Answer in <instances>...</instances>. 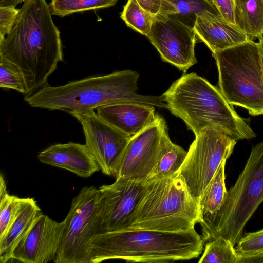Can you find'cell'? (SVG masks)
Returning a JSON list of instances; mask_svg holds the SVG:
<instances>
[{
	"instance_id": "29",
	"label": "cell",
	"mask_w": 263,
	"mask_h": 263,
	"mask_svg": "<svg viewBox=\"0 0 263 263\" xmlns=\"http://www.w3.org/2000/svg\"><path fill=\"white\" fill-rule=\"evenodd\" d=\"M19 11L12 6H0V37H5L10 32Z\"/></svg>"
},
{
	"instance_id": "27",
	"label": "cell",
	"mask_w": 263,
	"mask_h": 263,
	"mask_svg": "<svg viewBox=\"0 0 263 263\" xmlns=\"http://www.w3.org/2000/svg\"><path fill=\"white\" fill-rule=\"evenodd\" d=\"M0 87L26 94V83L17 67L0 53Z\"/></svg>"
},
{
	"instance_id": "10",
	"label": "cell",
	"mask_w": 263,
	"mask_h": 263,
	"mask_svg": "<svg viewBox=\"0 0 263 263\" xmlns=\"http://www.w3.org/2000/svg\"><path fill=\"white\" fill-rule=\"evenodd\" d=\"M167 135L165 121L157 114L154 123L131 137L114 176L116 179L146 182L160 158Z\"/></svg>"
},
{
	"instance_id": "11",
	"label": "cell",
	"mask_w": 263,
	"mask_h": 263,
	"mask_svg": "<svg viewBox=\"0 0 263 263\" xmlns=\"http://www.w3.org/2000/svg\"><path fill=\"white\" fill-rule=\"evenodd\" d=\"M146 37L163 61L184 73L197 63L195 53L197 36L193 28L174 15L162 11L155 17Z\"/></svg>"
},
{
	"instance_id": "1",
	"label": "cell",
	"mask_w": 263,
	"mask_h": 263,
	"mask_svg": "<svg viewBox=\"0 0 263 263\" xmlns=\"http://www.w3.org/2000/svg\"><path fill=\"white\" fill-rule=\"evenodd\" d=\"M46 0H26L10 32L0 37V53L19 69L30 96L48 85L63 60L60 32Z\"/></svg>"
},
{
	"instance_id": "34",
	"label": "cell",
	"mask_w": 263,
	"mask_h": 263,
	"mask_svg": "<svg viewBox=\"0 0 263 263\" xmlns=\"http://www.w3.org/2000/svg\"><path fill=\"white\" fill-rule=\"evenodd\" d=\"M261 66L263 69V37L258 42Z\"/></svg>"
},
{
	"instance_id": "16",
	"label": "cell",
	"mask_w": 263,
	"mask_h": 263,
	"mask_svg": "<svg viewBox=\"0 0 263 263\" xmlns=\"http://www.w3.org/2000/svg\"><path fill=\"white\" fill-rule=\"evenodd\" d=\"M96 110L101 119L131 137L154 123L157 116L154 106L131 102L110 104Z\"/></svg>"
},
{
	"instance_id": "19",
	"label": "cell",
	"mask_w": 263,
	"mask_h": 263,
	"mask_svg": "<svg viewBox=\"0 0 263 263\" xmlns=\"http://www.w3.org/2000/svg\"><path fill=\"white\" fill-rule=\"evenodd\" d=\"M235 25L251 39L263 37V0H235Z\"/></svg>"
},
{
	"instance_id": "21",
	"label": "cell",
	"mask_w": 263,
	"mask_h": 263,
	"mask_svg": "<svg viewBox=\"0 0 263 263\" xmlns=\"http://www.w3.org/2000/svg\"><path fill=\"white\" fill-rule=\"evenodd\" d=\"M165 11L193 28L198 16L222 18L209 0H165Z\"/></svg>"
},
{
	"instance_id": "14",
	"label": "cell",
	"mask_w": 263,
	"mask_h": 263,
	"mask_svg": "<svg viewBox=\"0 0 263 263\" xmlns=\"http://www.w3.org/2000/svg\"><path fill=\"white\" fill-rule=\"evenodd\" d=\"M63 228V221L57 222L42 213L13 250L11 259L24 263L54 261Z\"/></svg>"
},
{
	"instance_id": "2",
	"label": "cell",
	"mask_w": 263,
	"mask_h": 263,
	"mask_svg": "<svg viewBox=\"0 0 263 263\" xmlns=\"http://www.w3.org/2000/svg\"><path fill=\"white\" fill-rule=\"evenodd\" d=\"M139 77L137 72L124 70L88 77L61 86L48 84L35 93L25 97L24 100L32 107L60 110L72 116L125 102L168 109L162 95L154 96L137 92Z\"/></svg>"
},
{
	"instance_id": "9",
	"label": "cell",
	"mask_w": 263,
	"mask_h": 263,
	"mask_svg": "<svg viewBox=\"0 0 263 263\" xmlns=\"http://www.w3.org/2000/svg\"><path fill=\"white\" fill-rule=\"evenodd\" d=\"M236 141L214 127L195 136L179 171L194 198L199 200L222 162L233 153Z\"/></svg>"
},
{
	"instance_id": "23",
	"label": "cell",
	"mask_w": 263,
	"mask_h": 263,
	"mask_svg": "<svg viewBox=\"0 0 263 263\" xmlns=\"http://www.w3.org/2000/svg\"><path fill=\"white\" fill-rule=\"evenodd\" d=\"M118 0H51L50 7L52 15L60 17L111 7Z\"/></svg>"
},
{
	"instance_id": "6",
	"label": "cell",
	"mask_w": 263,
	"mask_h": 263,
	"mask_svg": "<svg viewBox=\"0 0 263 263\" xmlns=\"http://www.w3.org/2000/svg\"><path fill=\"white\" fill-rule=\"evenodd\" d=\"M262 202L263 141L253 147L243 171L227 192L218 213L200 221L203 242L222 237L236 245L246 224Z\"/></svg>"
},
{
	"instance_id": "4",
	"label": "cell",
	"mask_w": 263,
	"mask_h": 263,
	"mask_svg": "<svg viewBox=\"0 0 263 263\" xmlns=\"http://www.w3.org/2000/svg\"><path fill=\"white\" fill-rule=\"evenodd\" d=\"M168 109L197 135L209 127L219 129L233 139L256 136L249 119L240 117L219 89L195 73L182 75L163 93Z\"/></svg>"
},
{
	"instance_id": "3",
	"label": "cell",
	"mask_w": 263,
	"mask_h": 263,
	"mask_svg": "<svg viewBox=\"0 0 263 263\" xmlns=\"http://www.w3.org/2000/svg\"><path fill=\"white\" fill-rule=\"evenodd\" d=\"M195 229L165 232L133 229L95 235L89 243L90 263L110 259L139 262H168L198 257L203 250Z\"/></svg>"
},
{
	"instance_id": "31",
	"label": "cell",
	"mask_w": 263,
	"mask_h": 263,
	"mask_svg": "<svg viewBox=\"0 0 263 263\" xmlns=\"http://www.w3.org/2000/svg\"><path fill=\"white\" fill-rule=\"evenodd\" d=\"M140 6L154 17L163 10L164 0H136Z\"/></svg>"
},
{
	"instance_id": "13",
	"label": "cell",
	"mask_w": 263,
	"mask_h": 263,
	"mask_svg": "<svg viewBox=\"0 0 263 263\" xmlns=\"http://www.w3.org/2000/svg\"><path fill=\"white\" fill-rule=\"evenodd\" d=\"M146 182L116 179L99 187L101 233L130 229Z\"/></svg>"
},
{
	"instance_id": "12",
	"label": "cell",
	"mask_w": 263,
	"mask_h": 263,
	"mask_svg": "<svg viewBox=\"0 0 263 263\" xmlns=\"http://www.w3.org/2000/svg\"><path fill=\"white\" fill-rule=\"evenodd\" d=\"M81 123L85 145L105 175L115 176L131 136L101 119L95 110L72 115Z\"/></svg>"
},
{
	"instance_id": "8",
	"label": "cell",
	"mask_w": 263,
	"mask_h": 263,
	"mask_svg": "<svg viewBox=\"0 0 263 263\" xmlns=\"http://www.w3.org/2000/svg\"><path fill=\"white\" fill-rule=\"evenodd\" d=\"M64 222L56 263H90L89 243L101 233L99 190L84 186L71 202Z\"/></svg>"
},
{
	"instance_id": "15",
	"label": "cell",
	"mask_w": 263,
	"mask_h": 263,
	"mask_svg": "<svg viewBox=\"0 0 263 263\" xmlns=\"http://www.w3.org/2000/svg\"><path fill=\"white\" fill-rule=\"evenodd\" d=\"M39 160L67 170L83 178L90 177L100 167L85 144L74 142L55 144L40 152Z\"/></svg>"
},
{
	"instance_id": "28",
	"label": "cell",
	"mask_w": 263,
	"mask_h": 263,
	"mask_svg": "<svg viewBox=\"0 0 263 263\" xmlns=\"http://www.w3.org/2000/svg\"><path fill=\"white\" fill-rule=\"evenodd\" d=\"M235 250L241 255L263 253V229L242 235L237 243Z\"/></svg>"
},
{
	"instance_id": "20",
	"label": "cell",
	"mask_w": 263,
	"mask_h": 263,
	"mask_svg": "<svg viewBox=\"0 0 263 263\" xmlns=\"http://www.w3.org/2000/svg\"><path fill=\"white\" fill-rule=\"evenodd\" d=\"M226 161L222 162L199 198L200 221L214 216L219 211L226 197L228 192L225 183Z\"/></svg>"
},
{
	"instance_id": "32",
	"label": "cell",
	"mask_w": 263,
	"mask_h": 263,
	"mask_svg": "<svg viewBox=\"0 0 263 263\" xmlns=\"http://www.w3.org/2000/svg\"><path fill=\"white\" fill-rule=\"evenodd\" d=\"M236 263H263V253L251 255L238 254Z\"/></svg>"
},
{
	"instance_id": "24",
	"label": "cell",
	"mask_w": 263,
	"mask_h": 263,
	"mask_svg": "<svg viewBox=\"0 0 263 263\" xmlns=\"http://www.w3.org/2000/svg\"><path fill=\"white\" fill-rule=\"evenodd\" d=\"M238 254L229 240L219 237L205 243L199 263H236Z\"/></svg>"
},
{
	"instance_id": "5",
	"label": "cell",
	"mask_w": 263,
	"mask_h": 263,
	"mask_svg": "<svg viewBox=\"0 0 263 263\" xmlns=\"http://www.w3.org/2000/svg\"><path fill=\"white\" fill-rule=\"evenodd\" d=\"M200 220L199 200L191 194L179 172L146 182L130 229L185 231Z\"/></svg>"
},
{
	"instance_id": "26",
	"label": "cell",
	"mask_w": 263,
	"mask_h": 263,
	"mask_svg": "<svg viewBox=\"0 0 263 263\" xmlns=\"http://www.w3.org/2000/svg\"><path fill=\"white\" fill-rule=\"evenodd\" d=\"M29 199L10 195L7 191L0 193V239L5 235Z\"/></svg>"
},
{
	"instance_id": "25",
	"label": "cell",
	"mask_w": 263,
	"mask_h": 263,
	"mask_svg": "<svg viewBox=\"0 0 263 263\" xmlns=\"http://www.w3.org/2000/svg\"><path fill=\"white\" fill-rule=\"evenodd\" d=\"M120 17L127 26L146 36L149 34L154 17L146 11L136 0H128Z\"/></svg>"
},
{
	"instance_id": "18",
	"label": "cell",
	"mask_w": 263,
	"mask_h": 263,
	"mask_svg": "<svg viewBox=\"0 0 263 263\" xmlns=\"http://www.w3.org/2000/svg\"><path fill=\"white\" fill-rule=\"evenodd\" d=\"M42 213L36 201L29 198L4 237L0 239V261L11 259L13 250L26 235L38 216Z\"/></svg>"
},
{
	"instance_id": "7",
	"label": "cell",
	"mask_w": 263,
	"mask_h": 263,
	"mask_svg": "<svg viewBox=\"0 0 263 263\" xmlns=\"http://www.w3.org/2000/svg\"><path fill=\"white\" fill-rule=\"evenodd\" d=\"M218 85L231 105L252 116L263 114V69L258 43L250 40L213 54Z\"/></svg>"
},
{
	"instance_id": "33",
	"label": "cell",
	"mask_w": 263,
	"mask_h": 263,
	"mask_svg": "<svg viewBox=\"0 0 263 263\" xmlns=\"http://www.w3.org/2000/svg\"><path fill=\"white\" fill-rule=\"evenodd\" d=\"M26 0H0V6H12L16 7L18 4Z\"/></svg>"
},
{
	"instance_id": "17",
	"label": "cell",
	"mask_w": 263,
	"mask_h": 263,
	"mask_svg": "<svg viewBox=\"0 0 263 263\" xmlns=\"http://www.w3.org/2000/svg\"><path fill=\"white\" fill-rule=\"evenodd\" d=\"M193 30L213 54L251 39L236 25L219 17L198 16Z\"/></svg>"
},
{
	"instance_id": "22",
	"label": "cell",
	"mask_w": 263,
	"mask_h": 263,
	"mask_svg": "<svg viewBox=\"0 0 263 263\" xmlns=\"http://www.w3.org/2000/svg\"><path fill=\"white\" fill-rule=\"evenodd\" d=\"M187 152L166 136L161 155L148 181L172 176L179 172Z\"/></svg>"
},
{
	"instance_id": "30",
	"label": "cell",
	"mask_w": 263,
	"mask_h": 263,
	"mask_svg": "<svg viewBox=\"0 0 263 263\" xmlns=\"http://www.w3.org/2000/svg\"><path fill=\"white\" fill-rule=\"evenodd\" d=\"M222 18L235 25V0H209Z\"/></svg>"
}]
</instances>
